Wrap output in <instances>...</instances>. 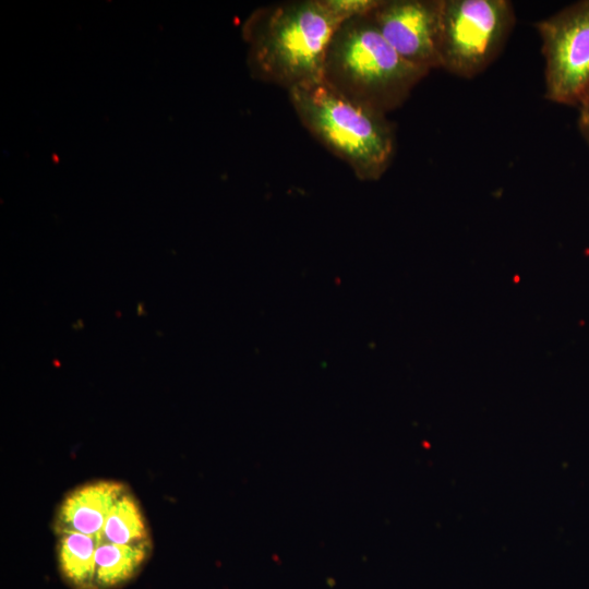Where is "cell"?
<instances>
[{
  "label": "cell",
  "mask_w": 589,
  "mask_h": 589,
  "mask_svg": "<svg viewBox=\"0 0 589 589\" xmlns=\"http://www.w3.org/2000/svg\"><path fill=\"white\" fill-rule=\"evenodd\" d=\"M152 540L137 544L103 541L95 554V589H117L133 579L151 556Z\"/></svg>",
  "instance_id": "ba28073f"
},
{
  "label": "cell",
  "mask_w": 589,
  "mask_h": 589,
  "mask_svg": "<svg viewBox=\"0 0 589 589\" xmlns=\"http://www.w3.org/2000/svg\"><path fill=\"white\" fill-rule=\"evenodd\" d=\"M344 21L323 0L257 9L243 28L252 74L287 92L323 80L329 43Z\"/></svg>",
  "instance_id": "6da1fadb"
},
{
  "label": "cell",
  "mask_w": 589,
  "mask_h": 589,
  "mask_svg": "<svg viewBox=\"0 0 589 589\" xmlns=\"http://www.w3.org/2000/svg\"><path fill=\"white\" fill-rule=\"evenodd\" d=\"M440 13L441 0H382L370 15L404 60L429 73L440 68Z\"/></svg>",
  "instance_id": "8992f818"
},
{
  "label": "cell",
  "mask_w": 589,
  "mask_h": 589,
  "mask_svg": "<svg viewBox=\"0 0 589 589\" xmlns=\"http://www.w3.org/2000/svg\"><path fill=\"white\" fill-rule=\"evenodd\" d=\"M508 0H441L440 68L472 79L498 57L515 25Z\"/></svg>",
  "instance_id": "277c9868"
},
{
  "label": "cell",
  "mask_w": 589,
  "mask_h": 589,
  "mask_svg": "<svg viewBox=\"0 0 589 589\" xmlns=\"http://www.w3.org/2000/svg\"><path fill=\"white\" fill-rule=\"evenodd\" d=\"M100 532L94 536L67 532L57 536L58 570L72 589H95V554Z\"/></svg>",
  "instance_id": "9c48e42d"
},
{
  "label": "cell",
  "mask_w": 589,
  "mask_h": 589,
  "mask_svg": "<svg viewBox=\"0 0 589 589\" xmlns=\"http://www.w3.org/2000/svg\"><path fill=\"white\" fill-rule=\"evenodd\" d=\"M544 58V97L577 107L589 93V0L534 23Z\"/></svg>",
  "instance_id": "5b68a950"
},
{
  "label": "cell",
  "mask_w": 589,
  "mask_h": 589,
  "mask_svg": "<svg viewBox=\"0 0 589 589\" xmlns=\"http://www.w3.org/2000/svg\"><path fill=\"white\" fill-rule=\"evenodd\" d=\"M578 115H577V127L579 130L580 135L586 141V143L589 145V93L586 95V97L580 101V104L576 107Z\"/></svg>",
  "instance_id": "7c38bea8"
},
{
  "label": "cell",
  "mask_w": 589,
  "mask_h": 589,
  "mask_svg": "<svg viewBox=\"0 0 589 589\" xmlns=\"http://www.w3.org/2000/svg\"><path fill=\"white\" fill-rule=\"evenodd\" d=\"M326 7L342 20L366 15L374 11L382 0H323Z\"/></svg>",
  "instance_id": "8fae6325"
},
{
  "label": "cell",
  "mask_w": 589,
  "mask_h": 589,
  "mask_svg": "<svg viewBox=\"0 0 589 589\" xmlns=\"http://www.w3.org/2000/svg\"><path fill=\"white\" fill-rule=\"evenodd\" d=\"M129 488L116 480H95L69 491L53 515L52 530L56 536L67 532L97 534L116 501Z\"/></svg>",
  "instance_id": "52a82bcc"
},
{
  "label": "cell",
  "mask_w": 589,
  "mask_h": 589,
  "mask_svg": "<svg viewBox=\"0 0 589 589\" xmlns=\"http://www.w3.org/2000/svg\"><path fill=\"white\" fill-rule=\"evenodd\" d=\"M303 127L362 181L378 180L395 155L396 139L386 113L353 100L324 80L288 92Z\"/></svg>",
  "instance_id": "7a4b0ae2"
},
{
  "label": "cell",
  "mask_w": 589,
  "mask_h": 589,
  "mask_svg": "<svg viewBox=\"0 0 589 589\" xmlns=\"http://www.w3.org/2000/svg\"><path fill=\"white\" fill-rule=\"evenodd\" d=\"M428 74L404 60L366 14L340 24L326 52L323 80L342 95L387 113L400 107Z\"/></svg>",
  "instance_id": "3957f363"
},
{
  "label": "cell",
  "mask_w": 589,
  "mask_h": 589,
  "mask_svg": "<svg viewBox=\"0 0 589 589\" xmlns=\"http://www.w3.org/2000/svg\"><path fill=\"white\" fill-rule=\"evenodd\" d=\"M151 540L141 504L129 489L111 507L100 531V542L137 544Z\"/></svg>",
  "instance_id": "30bf717a"
}]
</instances>
